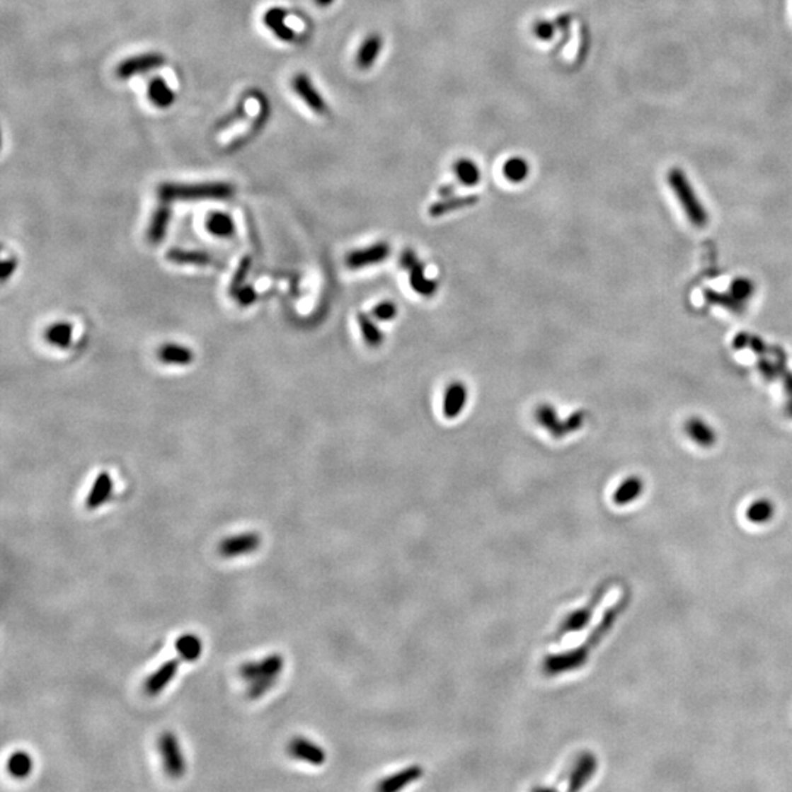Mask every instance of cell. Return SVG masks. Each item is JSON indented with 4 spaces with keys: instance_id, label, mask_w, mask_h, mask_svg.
Listing matches in <instances>:
<instances>
[{
    "instance_id": "cell-1",
    "label": "cell",
    "mask_w": 792,
    "mask_h": 792,
    "mask_svg": "<svg viewBox=\"0 0 792 792\" xmlns=\"http://www.w3.org/2000/svg\"><path fill=\"white\" fill-rule=\"evenodd\" d=\"M628 602H629V595H624L612 607H609L603 614L600 622L593 628L590 636L587 637V640L581 645L571 650H566L563 653L546 656L543 660L544 674L549 677H556L561 674L577 671V669L582 667L588 662L592 650L597 647L602 643V640L612 631L615 622L618 621V616L626 609Z\"/></svg>"
},
{
    "instance_id": "cell-2",
    "label": "cell",
    "mask_w": 792,
    "mask_h": 792,
    "mask_svg": "<svg viewBox=\"0 0 792 792\" xmlns=\"http://www.w3.org/2000/svg\"><path fill=\"white\" fill-rule=\"evenodd\" d=\"M163 201L173 200H223L234 195V187L226 182H206V184H163L159 188Z\"/></svg>"
},
{
    "instance_id": "cell-3",
    "label": "cell",
    "mask_w": 792,
    "mask_h": 792,
    "mask_svg": "<svg viewBox=\"0 0 792 792\" xmlns=\"http://www.w3.org/2000/svg\"><path fill=\"white\" fill-rule=\"evenodd\" d=\"M667 180L675 191L678 200L688 216L696 226H704L707 223V212L701 207L700 201L694 195V191L689 187L687 178L679 169H672L667 175Z\"/></svg>"
},
{
    "instance_id": "cell-4",
    "label": "cell",
    "mask_w": 792,
    "mask_h": 792,
    "mask_svg": "<svg viewBox=\"0 0 792 792\" xmlns=\"http://www.w3.org/2000/svg\"><path fill=\"white\" fill-rule=\"evenodd\" d=\"M157 745H159L161 764H163L166 775L172 779H179L184 776L187 770V763L184 759V753H182L178 737L172 733V730H166V733H163L159 737Z\"/></svg>"
},
{
    "instance_id": "cell-5",
    "label": "cell",
    "mask_w": 792,
    "mask_h": 792,
    "mask_svg": "<svg viewBox=\"0 0 792 792\" xmlns=\"http://www.w3.org/2000/svg\"><path fill=\"white\" fill-rule=\"evenodd\" d=\"M607 585H609L607 582H603V584L597 588V590L595 592V595L592 596L590 602L585 603L582 607L577 609V611H574V612H571V614H568V615H566V618L561 622V625H559V628H558L556 638H561V637H563V636L573 634V633L582 631V629H584L588 624H590V621H592V618H593V615H595V612H596V609L600 606L602 600H603L604 596H606Z\"/></svg>"
},
{
    "instance_id": "cell-6",
    "label": "cell",
    "mask_w": 792,
    "mask_h": 792,
    "mask_svg": "<svg viewBox=\"0 0 792 792\" xmlns=\"http://www.w3.org/2000/svg\"><path fill=\"white\" fill-rule=\"evenodd\" d=\"M536 420L541 427H544L551 435H553L555 437H562L581 427L584 423V414L575 413L568 420L561 421L558 418L555 408L551 407L549 403H543L536 410Z\"/></svg>"
},
{
    "instance_id": "cell-7",
    "label": "cell",
    "mask_w": 792,
    "mask_h": 792,
    "mask_svg": "<svg viewBox=\"0 0 792 792\" xmlns=\"http://www.w3.org/2000/svg\"><path fill=\"white\" fill-rule=\"evenodd\" d=\"M283 667H285V658L279 653H273L260 660L242 663L239 667V677L247 682H251L261 677H279Z\"/></svg>"
},
{
    "instance_id": "cell-8",
    "label": "cell",
    "mask_w": 792,
    "mask_h": 792,
    "mask_svg": "<svg viewBox=\"0 0 792 792\" xmlns=\"http://www.w3.org/2000/svg\"><path fill=\"white\" fill-rule=\"evenodd\" d=\"M260 546L261 536L256 532H247L220 540L217 544V552L223 558L232 559L242 555H250L256 552Z\"/></svg>"
},
{
    "instance_id": "cell-9",
    "label": "cell",
    "mask_w": 792,
    "mask_h": 792,
    "mask_svg": "<svg viewBox=\"0 0 792 792\" xmlns=\"http://www.w3.org/2000/svg\"><path fill=\"white\" fill-rule=\"evenodd\" d=\"M165 64H166V57L163 54L157 53V52L138 54V56L122 60V62L116 68V76L119 79H130L134 75L146 74L149 71L161 68Z\"/></svg>"
},
{
    "instance_id": "cell-10",
    "label": "cell",
    "mask_w": 792,
    "mask_h": 792,
    "mask_svg": "<svg viewBox=\"0 0 792 792\" xmlns=\"http://www.w3.org/2000/svg\"><path fill=\"white\" fill-rule=\"evenodd\" d=\"M292 90L297 93V96L306 103L314 113L317 115H328L329 112V106L326 101H324L323 96L318 93V90L314 87L313 81L310 79V76L304 72L297 74L292 78Z\"/></svg>"
},
{
    "instance_id": "cell-11",
    "label": "cell",
    "mask_w": 792,
    "mask_h": 792,
    "mask_svg": "<svg viewBox=\"0 0 792 792\" xmlns=\"http://www.w3.org/2000/svg\"><path fill=\"white\" fill-rule=\"evenodd\" d=\"M401 266L410 272L411 288L421 295H432L437 289V283L425 277L424 264L417 258L414 251H405L401 257Z\"/></svg>"
},
{
    "instance_id": "cell-12",
    "label": "cell",
    "mask_w": 792,
    "mask_h": 792,
    "mask_svg": "<svg viewBox=\"0 0 792 792\" xmlns=\"http://www.w3.org/2000/svg\"><path fill=\"white\" fill-rule=\"evenodd\" d=\"M288 754L295 760L309 763L311 766H323L326 763V751L318 744L304 737H295L288 742Z\"/></svg>"
},
{
    "instance_id": "cell-13",
    "label": "cell",
    "mask_w": 792,
    "mask_h": 792,
    "mask_svg": "<svg viewBox=\"0 0 792 792\" xmlns=\"http://www.w3.org/2000/svg\"><path fill=\"white\" fill-rule=\"evenodd\" d=\"M597 770V757L592 751H584L575 762L570 781H568V791H580L595 776Z\"/></svg>"
},
{
    "instance_id": "cell-14",
    "label": "cell",
    "mask_w": 792,
    "mask_h": 792,
    "mask_svg": "<svg viewBox=\"0 0 792 792\" xmlns=\"http://www.w3.org/2000/svg\"><path fill=\"white\" fill-rule=\"evenodd\" d=\"M179 660L171 659L159 666L156 671L144 681V693L150 697L160 694L173 681L178 674Z\"/></svg>"
},
{
    "instance_id": "cell-15",
    "label": "cell",
    "mask_w": 792,
    "mask_h": 792,
    "mask_svg": "<svg viewBox=\"0 0 792 792\" xmlns=\"http://www.w3.org/2000/svg\"><path fill=\"white\" fill-rule=\"evenodd\" d=\"M383 49V38L379 33H372L362 40L361 46L358 47L355 64L357 68L361 71H369L374 67L377 59Z\"/></svg>"
},
{
    "instance_id": "cell-16",
    "label": "cell",
    "mask_w": 792,
    "mask_h": 792,
    "mask_svg": "<svg viewBox=\"0 0 792 792\" xmlns=\"http://www.w3.org/2000/svg\"><path fill=\"white\" fill-rule=\"evenodd\" d=\"M287 11L282 8H270L263 16V23L279 40L285 43H294L297 40V33L285 23Z\"/></svg>"
},
{
    "instance_id": "cell-17",
    "label": "cell",
    "mask_w": 792,
    "mask_h": 792,
    "mask_svg": "<svg viewBox=\"0 0 792 792\" xmlns=\"http://www.w3.org/2000/svg\"><path fill=\"white\" fill-rule=\"evenodd\" d=\"M388 256H389V246H386L384 242H379L376 246H372L365 250H358L351 253L347 257V264L352 269H361V268L372 266V264H377Z\"/></svg>"
},
{
    "instance_id": "cell-18",
    "label": "cell",
    "mask_w": 792,
    "mask_h": 792,
    "mask_svg": "<svg viewBox=\"0 0 792 792\" xmlns=\"http://www.w3.org/2000/svg\"><path fill=\"white\" fill-rule=\"evenodd\" d=\"M424 775V770L414 764V766H408L405 767L401 771H396V774L384 778L379 785H377V791L381 792H395L399 791L402 788H405L407 785L415 782L417 779H420Z\"/></svg>"
},
{
    "instance_id": "cell-19",
    "label": "cell",
    "mask_w": 792,
    "mask_h": 792,
    "mask_svg": "<svg viewBox=\"0 0 792 792\" xmlns=\"http://www.w3.org/2000/svg\"><path fill=\"white\" fill-rule=\"evenodd\" d=\"M113 492V481L109 473H100L94 480L91 490L86 499V506L88 510H97L101 505H105Z\"/></svg>"
},
{
    "instance_id": "cell-20",
    "label": "cell",
    "mask_w": 792,
    "mask_h": 792,
    "mask_svg": "<svg viewBox=\"0 0 792 792\" xmlns=\"http://www.w3.org/2000/svg\"><path fill=\"white\" fill-rule=\"evenodd\" d=\"M466 402V388L457 381L448 386L443 396V414L448 418H455L464 410Z\"/></svg>"
},
{
    "instance_id": "cell-21",
    "label": "cell",
    "mask_w": 792,
    "mask_h": 792,
    "mask_svg": "<svg viewBox=\"0 0 792 792\" xmlns=\"http://www.w3.org/2000/svg\"><path fill=\"white\" fill-rule=\"evenodd\" d=\"M149 100L159 109H168L175 103V93L163 78H153L147 88Z\"/></svg>"
},
{
    "instance_id": "cell-22",
    "label": "cell",
    "mask_w": 792,
    "mask_h": 792,
    "mask_svg": "<svg viewBox=\"0 0 792 792\" xmlns=\"http://www.w3.org/2000/svg\"><path fill=\"white\" fill-rule=\"evenodd\" d=\"M478 197L476 195H466V197H446L442 201L435 202L430 206L429 214L432 217H440L443 214H448L457 210H462L466 207H471L477 205Z\"/></svg>"
},
{
    "instance_id": "cell-23",
    "label": "cell",
    "mask_w": 792,
    "mask_h": 792,
    "mask_svg": "<svg viewBox=\"0 0 792 792\" xmlns=\"http://www.w3.org/2000/svg\"><path fill=\"white\" fill-rule=\"evenodd\" d=\"M33 766L34 762L30 756V753L24 750H18L15 753H12L6 762V769H8V774L15 778V779H25L27 776L31 775L33 771Z\"/></svg>"
},
{
    "instance_id": "cell-24",
    "label": "cell",
    "mask_w": 792,
    "mask_h": 792,
    "mask_svg": "<svg viewBox=\"0 0 792 792\" xmlns=\"http://www.w3.org/2000/svg\"><path fill=\"white\" fill-rule=\"evenodd\" d=\"M175 648H176V652L179 653V656L184 659L185 662H195L201 658L202 643H201L200 637H197L195 634L187 633V634H182L176 638Z\"/></svg>"
},
{
    "instance_id": "cell-25",
    "label": "cell",
    "mask_w": 792,
    "mask_h": 792,
    "mask_svg": "<svg viewBox=\"0 0 792 792\" xmlns=\"http://www.w3.org/2000/svg\"><path fill=\"white\" fill-rule=\"evenodd\" d=\"M454 173L457 179L465 187H474L480 182L481 173L476 161L466 157L458 159L454 163Z\"/></svg>"
},
{
    "instance_id": "cell-26",
    "label": "cell",
    "mask_w": 792,
    "mask_h": 792,
    "mask_svg": "<svg viewBox=\"0 0 792 792\" xmlns=\"http://www.w3.org/2000/svg\"><path fill=\"white\" fill-rule=\"evenodd\" d=\"M644 489V484L638 477H629L622 484H619L618 489L614 493V502L619 506L628 505L634 502Z\"/></svg>"
},
{
    "instance_id": "cell-27",
    "label": "cell",
    "mask_w": 792,
    "mask_h": 792,
    "mask_svg": "<svg viewBox=\"0 0 792 792\" xmlns=\"http://www.w3.org/2000/svg\"><path fill=\"white\" fill-rule=\"evenodd\" d=\"M687 435L691 437L697 444L703 446V448H710L716 440V436L713 433V430L708 427V425L699 420V418H693L687 423Z\"/></svg>"
},
{
    "instance_id": "cell-28",
    "label": "cell",
    "mask_w": 792,
    "mask_h": 792,
    "mask_svg": "<svg viewBox=\"0 0 792 792\" xmlns=\"http://www.w3.org/2000/svg\"><path fill=\"white\" fill-rule=\"evenodd\" d=\"M502 172L505 178L512 182V184H520V182H522L530 175V165H528V161L524 157L514 156L505 161Z\"/></svg>"
},
{
    "instance_id": "cell-29",
    "label": "cell",
    "mask_w": 792,
    "mask_h": 792,
    "mask_svg": "<svg viewBox=\"0 0 792 792\" xmlns=\"http://www.w3.org/2000/svg\"><path fill=\"white\" fill-rule=\"evenodd\" d=\"M775 515V506L767 499H759L754 503H751L747 511L745 517L750 522L753 524H766Z\"/></svg>"
},
{
    "instance_id": "cell-30",
    "label": "cell",
    "mask_w": 792,
    "mask_h": 792,
    "mask_svg": "<svg viewBox=\"0 0 792 792\" xmlns=\"http://www.w3.org/2000/svg\"><path fill=\"white\" fill-rule=\"evenodd\" d=\"M358 324L365 342H367L370 347H379V345L383 342V333L379 329L377 324L364 313L358 314Z\"/></svg>"
},
{
    "instance_id": "cell-31",
    "label": "cell",
    "mask_w": 792,
    "mask_h": 792,
    "mask_svg": "<svg viewBox=\"0 0 792 792\" xmlns=\"http://www.w3.org/2000/svg\"><path fill=\"white\" fill-rule=\"evenodd\" d=\"M171 217V212L168 206H161L156 210L153 220H151V225L149 229V236L153 242H159L163 235L166 234V226H168V222Z\"/></svg>"
},
{
    "instance_id": "cell-32",
    "label": "cell",
    "mask_w": 792,
    "mask_h": 792,
    "mask_svg": "<svg viewBox=\"0 0 792 792\" xmlns=\"http://www.w3.org/2000/svg\"><path fill=\"white\" fill-rule=\"evenodd\" d=\"M207 228L212 234L219 236H229L234 234V222L229 214L213 213L207 219Z\"/></svg>"
},
{
    "instance_id": "cell-33",
    "label": "cell",
    "mask_w": 792,
    "mask_h": 792,
    "mask_svg": "<svg viewBox=\"0 0 792 792\" xmlns=\"http://www.w3.org/2000/svg\"><path fill=\"white\" fill-rule=\"evenodd\" d=\"M279 677H261L258 679H254L250 682V687L247 688V697L250 700H258L260 697H263L268 691L275 687V684L277 682Z\"/></svg>"
},
{
    "instance_id": "cell-34",
    "label": "cell",
    "mask_w": 792,
    "mask_h": 792,
    "mask_svg": "<svg viewBox=\"0 0 792 792\" xmlns=\"http://www.w3.org/2000/svg\"><path fill=\"white\" fill-rule=\"evenodd\" d=\"M160 358L165 362L173 364H187L191 361V352L179 345H168L160 350Z\"/></svg>"
},
{
    "instance_id": "cell-35",
    "label": "cell",
    "mask_w": 792,
    "mask_h": 792,
    "mask_svg": "<svg viewBox=\"0 0 792 792\" xmlns=\"http://www.w3.org/2000/svg\"><path fill=\"white\" fill-rule=\"evenodd\" d=\"M706 297L710 302H715V304H719V306L728 307L729 310H733L734 313H741L742 311L741 301L737 299L735 297H725V295H721V294H715L712 291H706Z\"/></svg>"
},
{
    "instance_id": "cell-36",
    "label": "cell",
    "mask_w": 792,
    "mask_h": 792,
    "mask_svg": "<svg viewBox=\"0 0 792 792\" xmlns=\"http://www.w3.org/2000/svg\"><path fill=\"white\" fill-rule=\"evenodd\" d=\"M169 260L173 261H179V263H207L209 261V256H206L205 253H198V251H175L172 250L168 254Z\"/></svg>"
},
{
    "instance_id": "cell-37",
    "label": "cell",
    "mask_w": 792,
    "mask_h": 792,
    "mask_svg": "<svg viewBox=\"0 0 792 792\" xmlns=\"http://www.w3.org/2000/svg\"><path fill=\"white\" fill-rule=\"evenodd\" d=\"M556 30H558L556 23L546 21V19H541V21H537V23L534 24V27H533L534 35H536L539 40H541V42H549V40H552V38L555 37V34H556Z\"/></svg>"
},
{
    "instance_id": "cell-38",
    "label": "cell",
    "mask_w": 792,
    "mask_h": 792,
    "mask_svg": "<svg viewBox=\"0 0 792 792\" xmlns=\"http://www.w3.org/2000/svg\"><path fill=\"white\" fill-rule=\"evenodd\" d=\"M47 338L52 343L64 347V345H67L71 339V328L68 326V324H56V326H53L49 331Z\"/></svg>"
},
{
    "instance_id": "cell-39",
    "label": "cell",
    "mask_w": 792,
    "mask_h": 792,
    "mask_svg": "<svg viewBox=\"0 0 792 792\" xmlns=\"http://www.w3.org/2000/svg\"><path fill=\"white\" fill-rule=\"evenodd\" d=\"M730 291H733V297H735L740 301H745L747 298H750L753 295V283H751L748 279H737L733 287H730Z\"/></svg>"
},
{
    "instance_id": "cell-40",
    "label": "cell",
    "mask_w": 792,
    "mask_h": 792,
    "mask_svg": "<svg viewBox=\"0 0 792 792\" xmlns=\"http://www.w3.org/2000/svg\"><path fill=\"white\" fill-rule=\"evenodd\" d=\"M243 116H246V100L242 98V100L239 101V103H238V106H236L226 117H223V119L219 122L217 128H219V130H226V128H229L231 125H234L235 122H238V120H239L241 117H243Z\"/></svg>"
},
{
    "instance_id": "cell-41",
    "label": "cell",
    "mask_w": 792,
    "mask_h": 792,
    "mask_svg": "<svg viewBox=\"0 0 792 792\" xmlns=\"http://www.w3.org/2000/svg\"><path fill=\"white\" fill-rule=\"evenodd\" d=\"M396 313H398L396 306H395L394 302H391V301L380 302L377 307L373 309V316H374L377 320H383V321H386V320H392V318L396 316Z\"/></svg>"
},
{
    "instance_id": "cell-42",
    "label": "cell",
    "mask_w": 792,
    "mask_h": 792,
    "mask_svg": "<svg viewBox=\"0 0 792 792\" xmlns=\"http://www.w3.org/2000/svg\"><path fill=\"white\" fill-rule=\"evenodd\" d=\"M760 370H762V373H763L766 377H774V376H775L774 365L769 364L767 361H762V362H760Z\"/></svg>"
},
{
    "instance_id": "cell-43",
    "label": "cell",
    "mask_w": 792,
    "mask_h": 792,
    "mask_svg": "<svg viewBox=\"0 0 792 792\" xmlns=\"http://www.w3.org/2000/svg\"><path fill=\"white\" fill-rule=\"evenodd\" d=\"M439 194L446 198V197H452V194H455V187L454 185H444L439 190Z\"/></svg>"
},
{
    "instance_id": "cell-44",
    "label": "cell",
    "mask_w": 792,
    "mask_h": 792,
    "mask_svg": "<svg viewBox=\"0 0 792 792\" xmlns=\"http://www.w3.org/2000/svg\"><path fill=\"white\" fill-rule=\"evenodd\" d=\"M314 2H316V5L320 6V8H328V6H331V5L335 2V0H314Z\"/></svg>"
}]
</instances>
